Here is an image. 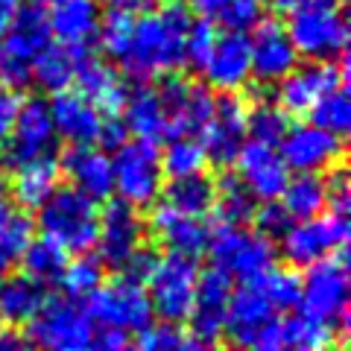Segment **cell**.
Here are the masks:
<instances>
[{
	"label": "cell",
	"instance_id": "obj_1",
	"mask_svg": "<svg viewBox=\"0 0 351 351\" xmlns=\"http://www.w3.org/2000/svg\"><path fill=\"white\" fill-rule=\"evenodd\" d=\"M191 24L193 18L182 3H164L156 12L132 15L108 0L97 38L106 56L120 68V76L147 82L156 76H176L188 64L184 44Z\"/></svg>",
	"mask_w": 351,
	"mask_h": 351
},
{
	"label": "cell",
	"instance_id": "obj_2",
	"mask_svg": "<svg viewBox=\"0 0 351 351\" xmlns=\"http://www.w3.org/2000/svg\"><path fill=\"white\" fill-rule=\"evenodd\" d=\"M36 226L44 240L56 243L68 255H91L100 234V208L73 188H56L38 208Z\"/></svg>",
	"mask_w": 351,
	"mask_h": 351
},
{
	"label": "cell",
	"instance_id": "obj_3",
	"mask_svg": "<svg viewBox=\"0 0 351 351\" xmlns=\"http://www.w3.org/2000/svg\"><path fill=\"white\" fill-rule=\"evenodd\" d=\"M299 56L307 62H337L348 47V21L343 12V0H311L295 9L290 24L284 27Z\"/></svg>",
	"mask_w": 351,
	"mask_h": 351
},
{
	"label": "cell",
	"instance_id": "obj_4",
	"mask_svg": "<svg viewBox=\"0 0 351 351\" xmlns=\"http://www.w3.org/2000/svg\"><path fill=\"white\" fill-rule=\"evenodd\" d=\"M208 258H211V269L228 281H258L261 276L276 267V243L255 228L246 226H217L208 234Z\"/></svg>",
	"mask_w": 351,
	"mask_h": 351
},
{
	"label": "cell",
	"instance_id": "obj_5",
	"mask_svg": "<svg viewBox=\"0 0 351 351\" xmlns=\"http://www.w3.org/2000/svg\"><path fill=\"white\" fill-rule=\"evenodd\" d=\"M85 313L94 328L108 334H141L152 325L147 287L129 276H117L85 299Z\"/></svg>",
	"mask_w": 351,
	"mask_h": 351
},
{
	"label": "cell",
	"instance_id": "obj_6",
	"mask_svg": "<svg viewBox=\"0 0 351 351\" xmlns=\"http://www.w3.org/2000/svg\"><path fill=\"white\" fill-rule=\"evenodd\" d=\"M50 44L47 12L41 3H24L15 24L0 38V85L9 91H24L32 85V64L38 53Z\"/></svg>",
	"mask_w": 351,
	"mask_h": 351
},
{
	"label": "cell",
	"instance_id": "obj_7",
	"mask_svg": "<svg viewBox=\"0 0 351 351\" xmlns=\"http://www.w3.org/2000/svg\"><path fill=\"white\" fill-rule=\"evenodd\" d=\"M196 281H199V267L193 258L184 255H156L144 278V287L152 304V316H161V322L182 325L188 322Z\"/></svg>",
	"mask_w": 351,
	"mask_h": 351
},
{
	"label": "cell",
	"instance_id": "obj_8",
	"mask_svg": "<svg viewBox=\"0 0 351 351\" xmlns=\"http://www.w3.org/2000/svg\"><path fill=\"white\" fill-rule=\"evenodd\" d=\"M112 179H114V191L120 202H126L135 211L152 208L161 199V191H164L161 149L138 138L126 141L120 149H114Z\"/></svg>",
	"mask_w": 351,
	"mask_h": 351
},
{
	"label": "cell",
	"instance_id": "obj_9",
	"mask_svg": "<svg viewBox=\"0 0 351 351\" xmlns=\"http://www.w3.org/2000/svg\"><path fill=\"white\" fill-rule=\"evenodd\" d=\"M302 316L334 334L348 325V269L343 258H328L307 267L302 278Z\"/></svg>",
	"mask_w": 351,
	"mask_h": 351
},
{
	"label": "cell",
	"instance_id": "obj_10",
	"mask_svg": "<svg viewBox=\"0 0 351 351\" xmlns=\"http://www.w3.org/2000/svg\"><path fill=\"white\" fill-rule=\"evenodd\" d=\"M27 337L41 351H91L97 328L80 302L47 299L41 313L27 325Z\"/></svg>",
	"mask_w": 351,
	"mask_h": 351
},
{
	"label": "cell",
	"instance_id": "obj_11",
	"mask_svg": "<svg viewBox=\"0 0 351 351\" xmlns=\"http://www.w3.org/2000/svg\"><path fill=\"white\" fill-rule=\"evenodd\" d=\"M56 144H59V138L53 132L47 100L32 97V100H24L18 108L12 132H9V138L3 144V164L12 170H21L27 164L53 161Z\"/></svg>",
	"mask_w": 351,
	"mask_h": 351
},
{
	"label": "cell",
	"instance_id": "obj_12",
	"mask_svg": "<svg viewBox=\"0 0 351 351\" xmlns=\"http://www.w3.org/2000/svg\"><path fill=\"white\" fill-rule=\"evenodd\" d=\"M147 249V223L141 211L126 202H108L100 211V234H97V261L103 267L123 272L141 252Z\"/></svg>",
	"mask_w": 351,
	"mask_h": 351
},
{
	"label": "cell",
	"instance_id": "obj_13",
	"mask_svg": "<svg viewBox=\"0 0 351 351\" xmlns=\"http://www.w3.org/2000/svg\"><path fill=\"white\" fill-rule=\"evenodd\" d=\"M346 240H348V219L328 211L313 219L293 223L290 232L278 243H281V255L287 258L290 267L307 269L319 261L337 258V252H343Z\"/></svg>",
	"mask_w": 351,
	"mask_h": 351
},
{
	"label": "cell",
	"instance_id": "obj_14",
	"mask_svg": "<svg viewBox=\"0 0 351 351\" xmlns=\"http://www.w3.org/2000/svg\"><path fill=\"white\" fill-rule=\"evenodd\" d=\"M158 97L170 120V138H196L202 135L208 120L214 117L217 97L208 85L191 82L184 76H164L158 85Z\"/></svg>",
	"mask_w": 351,
	"mask_h": 351
},
{
	"label": "cell",
	"instance_id": "obj_15",
	"mask_svg": "<svg viewBox=\"0 0 351 351\" xmlns=\"http://www.w3.org/2000/svg\"><path fill=\"white\" fill-rule=\"evenodd\" d=\"M343 85V68L331 62H307L284 76L276 88V103L287 117H304L328 91Z\"/></svg>",
	"mask_w": 351,
	"mask_h": 351
},
{
	"label": "cell",
	"instance_id": "obj_16",
	"mask_svg": "<svg viewBox=\"0 0 351 351\" xmlns=\"http://www.w3.org/2000/svg\"><path fill=\"white\" fill-rule=\"evenodd\" d=\"M205 158L217 167L234 164L240 149L246 147V103L240 94H219L214 106V117L202 129Z\"/></svg>",
	"mask_w": 351,
	"mask_h": 351
},
{
	"label": "cell",
	"instance_id": "obj_17",
	"mask_svg": "<svg viewBox=\"0 0 351 351\" xmlns=\"http://www.w3.org/2000/svg\"><path fill=\"white\" fill-rule=\"evenodd\" d=\"M249 64L252 76L263 85H278L295 64H299V53H295L293 41L287 36L281 21H258L249 36Z\"/></svg>",
	"mask_w": 351,
	"mask_h": 351
},
{
	"label": "cell",
	"instance_id": "obj_18",
	"mask_svg": "<svg viewBox=\"0 0 351 351\" xmlns=\"http://www.w3.org/2000/svg\"><path fill=\"white\" fill-rule=\"evenodd\" d=\"M232 290L234 284L226 276H219L217 269L199 272L196 295L188 313V325H191L188 337L193 343L217 346V339L226 331V313H228V302H232Z\"/></svg>",
	"mask_w": 351,
	"mask_h": 351
},
{
	"label": "cell",
	"instance_id": "obj_19",
	"mask_svg": "<svg viewBox=\"0 0 351 351\" xmlns=\"http://www.w3.org/2000/svg\"><path fill=\"white\" fill-rule=\"evenodd\" d=\"M281 158L287 164V170L295 173H316L322 176L325 170L331 173L343 161V141L328 135L325 129L313 123L293 126L281 141Z\"/></svg>",
	"mask_w": 351,
	"mask_h": 351
},
{
	"label": "cell",
	"instance_id": "obj_20",
	"mask_svg": "<svg viewBox=\"0 0 351 351\" xmlns=\"http://www.w3.org/2000/svg\"><path fill=\"white\" fill-rule=\"evenodd\" d=\"M237 179L249 191V196L255 202H278L284 188L290 182V170L284 164L281 152L276 147H263V144H249L240 149L237 156Z\"/></svg>",
	"mask_w": 351,
	"mask_h": 351
},
{
	"label": "cell",
	"instance_id": "obj_21",
	"mask_svg": "<svg viewBox=\"0 0 351 351\" xmlns=\"http://www.w3.org/2000/svg\"><path fill=\"white\" fill-rule=\"evenodd\" d=\"M278 319V311L267 299L261 281H246L237 290H232V302H228L226 313V337L234 346V351H246L263 328Z\"/></svg>",
	"mask_w": 351,
	"mask_h": 351
},
{
	"label": "cell",
	"instance_id": "obj_22",
	"mask_svg": "<svg viewBox=\"0 0 351 351\" xmlns=\"http://www.w3.org/2000/svg\"><path fill=\"white\" fill-rule=\"evenodd\" d=\"M199 73L205 76V85L219 94H237L246 88L252 80L246 32H219Z\"/></svg>",
	"mask_w": 351,
	"mask_h": 351
},
{
	"label": "cell",
	"instance_id": "obj_23",
	"mask_svg": "<svg viewBox=\"0 0 351 351\" xmlns=\"http://www.w3.org/2000/svg\"><path fill=\"white\" fill-rule=\"evenodd\" d=\"M76 85L88 103H91L103 117H117L120 108L126 103V80L120 76L117 68L106 64L100 56L82 50L80 53V64H76Z\"/></svg>",
	"mask_w": 351,
	"mask_h": 351
},
{
	"label": "cell",
	"instance_id": "obj_24",
	"mask_svg": "<svg viewBox=\"0 0 351 351\" xmlns=\"http://www.w3.org/2000/svg\"><path fill=\"white\" fill-rule=\"evenodd\" d=\"M147 232L156 237L158 246H164V252H170V255H184V258H193V261H196V255L205 252L208 234H211L205 226V219L179 214L164 202L152 205V217H149Z\"/></svg>",
	"mask_w": 351,
	"mask_h": 351
},
{
	"label": "cell",
	"instance_id": "obj_25",
	"mask_svg": "<svg viewBox=\"0 0 351 351\" xmlns=\"http://www.w3.org/2000/svg\"><path fill=\"white\" fill-rule=\"evenodd\" d=\"M44 12H47L50 38L71 50H85L100 32L103 9L97 0H50Z\"/></svg>",
	"mask_w": 351,
	"mask_h": 351
},
{
	"label": "cell",
	"instance_id": "obj_26",
	"mask_svg": "<svg viewBox=\"0 0 351 351\" xmlns=\"http://www.w3.org/2000/svg\"><path fill=\"white\" fill-rule=\"evenodd\" d=\"M59 170L68 176V188L80 191L88 199L100 202L114 193L112 158L100 147H68L62 152Z\"/></svg>",
	"mask_w": 351,
	"mask_h": 351
},
{
	"label": "cell",
	"instance_id": "obj_27",
	"mask_svg": "<svg viewBox=\"0 0 351 351\" xmlns=\"http://www.w3.org/2000/svg\"><path fill=\"white\" fill-rule=\"evenodd\" d=\"M50 120L56 138L68 141L71 147H94L103 129V114L76 91H62L53 97Z\"/></svg>",
	"mask_w": 351,
	"mask_h": 351
},
{
	"label": "cell",
	"instance_id": "obj_28",
	"mask_svg": "<svg viewBox=\"0 0 351 351\" xmlns=\"http://www.w3.org/2000/svg\"><path fill=\"white\" fill-rule=\"evenodd\" d=\"M120 120H123L129 135H135L138 141H147V144L156 147L158 141H170V120L158 97V88L147 82H141L126 94V103L120 108Z\"/></svg>",
	"mask_w": 351,
	"mask_h": 351
},
{
	"label": "cell",
	"instance_id": "obj_29",
	"mask_svg": "<svg viewBox=\"0 0 351 351\" xmlns=\"http://www.w3.org/2000/svg\"><path fill=\"white\" fill-rule=\"evenodd\" d=\"M47 287H41L24 272L6 276L0 281V325L6 328H24L41 313V307L47 304Z\"/></svg>",
	"mask_w": 351,
	"mask_h": 351
},
{
	"label": "cell",
	"instance_id": "obj_30",
	"mask_svg": "<svg viewBox=\"0 0 351 351\" xmlns=\"http://www.w3.org/2000/svg\"><path fill=\"white\" fill-rule=\"evenodd\" d=\"M161 196H164V205H170L173 211L205 219L208 214H214L217 182L208 173L184 176V179H173L170 184H164Z\"/></svg>",
	"mask_w": 351,
	"mask_h": 351
},
{
	"label": "cell",
	"instance_id": "obj_31",
	"mask_svg": "<svg viewBox=\"0 0 351 351\" xmlns=\"http://www.w3.org/2000/svg\"><path fill=\"white\" fill-rule=\"evenodd\" d=\"M278 202L293 223L319 217L328 211V179L316 173H299L295 179L287 182Z\"/></svg>",
	"mask_w": 351,
	"mask_h": 351
},
{
	"label": "cell",
	"instance_id": "obj_32",
	"mask_svg": "<svg viewBox=\"0 0 351 351\" xmlns=\"http://www.w3.org/2000/svg\"><path fill=\"white\" fill-rule=\"evenodd\" d=\"M80 53L82 50H71L64 44H47L36 64H32V82L47 94H62L71 91V85L76 80V64H80Z\"/></svg>",
	"mask_w": 351,
	"mask_h": 351
},
{
	"label": "cell",
	"instance_id": "obj_33",
	"mask_svg": "<svg viewBox=\"0 0 351 351\" xmlns=\"http://www.w3.org/2000/svg\"><path fill=\"white\" fill-rule=\"evenodd\" d=\"M59 188V164L56 161H38L15 170V179L9 184L21 211H38Z\"/></svg>",
	"mask_w": 351,
	"mask_h": 351
},
{
	"label": "cell",
	"instance_id": "obj_34",
	"mask_svg": "<svg viewBox=\"0 0 351 351\" xmlns=\"http://www.w3.org/2000/svg\"><path fill=\"white\" fill-rule=\"evenodd\" d=\"M202 21L226 32H246L261 21V0H196Z\"/></svg>",
	"mask_w": 351,
	"mask_h": 351
},
{
	"label": "cell",
	"instance_id": "obj_35",
	"mask_svg": "<svg viewBox=\"0 0 351 351\" xmlns=\"http://www.w3.org/2000/svg\"><path fill=\"white\" fill-rule=\"evenodd\" d=\"M68 261H71L68 252H62L56 243L38 237V240H32V243L24 249V255H21V263H24L21 272L36 284H41V287H50V284L62 281Z\"/></svg>",
	"mask_w": 351,
	"mask_h": 351
},
{
	"label": "cell",
	"instance_id": "obj_36",
	"mask_svg": "<svg viewBox=\"0 0 351 351\" xmlns=\"http://www.w3.org/2000/svg\"><path fill=\"white\" fill-rule=\"evenodd\" d=\"M214 214L219 219V226H246L258 214V202L249 196V191L240 184L237 176H223L217 182V202Z\"/></svg>",
	"mask_w": 351,
	"mask_h": 351
},
{
	"label": "cell",
	"instance_id": "obj_37",
	"mask_svg": "<svg viewBox=\"0 0 351 351\" xmlns=\"http://www.w3.org/2000/svg\"><path fill=\"white\" fill-rule=\"evenodd\" d=\"M287 132H290V117L272 100H258L255 106H246V138H252V144L278 149Z\"/></svg>",
	"mask_w": 351,
	"mask_h": 351
},
{
	"label": "cell",
	"instance_id": "obj_38",
	"mask_svg": "<svg viewBox=\"0 0 351 351\" xmlns=\"http://www.w3.org/2000/svg\"><path fill=\"white\" fill-rule=\"evenodd\" d=\"M337 334L295 313L281 319V351H334Z\"/></svg>",
	"mask_w": 351,
	"mask_h": 351
},
{
	"label": "cell",
	"instance_id": "obj_39",
	"mask_svg": "<svg viewBox=\"0 0 351 351\" xmlns=\"http://www.w3.org/2000/svg\"><path fill=\"white\" fill-rule=\"evenodd\" d=\"M161 167H164V176H173V179L205 173L208 158L199 138H170L161 152Z\"/></svg>",
	"mask_w": 351,
	"mask_h": 351
},
{
	"label": "cell",
	"instance_id": "obj_40",
	"mask_svg": "<svg viewBox=\"0 0 351 351\" xmlns=\"http://www.w3.org/2000/svg\"><path fill=\"white\" fill-rule=\"evenodd\" d=\"M103 263L97 261V255H76L68 261L62 276V290L68 293L71 302H85L91 293L100 290L103 284Z\"/></svg>",
	"mask_w": 351,
	"mask_h": 351
},
{
	"label": "cell",
	"instance_id": "obj_41",
	"mask_svg": "<svg viewBox=\"0 0 351 351\" xmlns=\"http://www.w3.org/2000/svg\"><path fill=\"white\" fill-rule=\"evenodd\" d=\"M313 126L325 129L328 135H334L343 141L348 135V126H351V103H348V91L343 85L328 91L319 103H316L311 112H307Z\"/></svg>",
	"mask_w": 351,
	"mask_h": 351
},
{
	"label": "cell",
	"instance_id": "obj_42",
	"mask_svg": "<svg viewBox=\"0 0 351 351\" xmlns=\"http://www.w3.org/2000/svg\"><path fill=\"white\" fill-rule=\"evenodd\" d=\"M258 281H261L263 293H267V299L272 302V307H276L278 313L293 311L302 299V276L290 267H284V269L272 267L267 276H261Z\"/></svg>",
	"mask_w": 351,
	"mask_h": 351
},
{
	"label": "cell",
	"instance_id": "obj_43",
	"mask_svg": "<svg viewBox=\"0 0 351 351\" xmlns=\"http://www.w3.org/2000/svg\"><path fill=\"white\" fill-rule=\"evenodd\" d=\"M32 232H36V223H32V217L27 211H21V208H9V205L0 211V243H3V249L15 261L24 255V249L36 240Z\"/></svg>",
	"mask_w": 351,
	"mask_h": 351
},
{
	"label": "cell",
	"instance_id": "obj_44",
	"mask_svg": "<svg viewBox=\"0 0 351 351\" xmlns=\"http://www.w3.org/2000/svg\"><path fill=\"white\" fill-rule=\"evenodd\" d=\"M191 337L182 325L158 322V325H149L147 331H141L138 351H184Z\"/></svg>",
	"mask_w": 351,
	"mask_h": 351
},
{
	"label": "cell",
	"instance_id": "obj_45",
	"mask_svg": "<svg viewBox=\"0 0 351 351\" xmlns=\"http://www.w3.org/2000/svg\"><path fill=\"white\" fill-rule=\"evenodd\" d=\"M217 27H211L208 21H193L191 24V32H188V44H184V59H188L191 68L202 71V64L211 53L214 41H217Z\"/></svg>",
	"mask_w": 351,
	"mask_h": 351
},
{
	"label": "cell",
	"instance_id": "obj_46",
	"mask_svg": "<svg viewBox=\"0 0 351 351\" xmlns=\"http://www.w3.org/2000/svg\"><path fill=\"white\" fill-rule=\"evenodd\" d=\"M255 223H258L255 232H261L263 237L269 240V243H276V240H281L284 234L290 232L293 219H290V217H287V211L281 208V202H267L263 208H258Z\"/></svg>",
	"mask_w": 351,
	"mask_h": 351
},
{
	"label": "cell",
	"instance_id": "obj_47",
	"mask_svg": "<svg viewBox=\"0 0 351 351\" xmlns=\"http://www.w3.org/2000/svg\"><path fill=\"white\" fill-rule=\"evenodd\" d=\"M351 208V188H348V176L343 167L331 170L328 176V211L337 217H346Z\"/></svg>",
	"mask_w": 351,
	"mask_h": 351
},
{
	"label": "cell",
	"instance_id": "obj_48",
	"mask_svg": "<svg viewBox=\"0 0 351 351\" xmlns=\"http://www.w3.org/2000/svg\"><path fill=\"white\" fill-rule=\"evenodd\" d=\"M21 103H24L21 100V94H15V91H9V88L0 85V149H3L9 132H12V123L18 117Z\"/></svg>",
	"mask_w": 351,
	"mask_h": 351
},
{
	"label": "cell",
	"instance_id": "obj_49",
	"mask_svg": "<svg viewBox=\"0 0 351 351\" xmlns=\"http://www.w3.org/2000/svg\"><path fill=\"white\" fill-rule=\"evenodd\" d=\"M126 141H129V132L123 126V120L120 117H103V129H100L97 144L106 147V149H120Z\"/></svg>",
	"mask_w": 351,
	"mask_h": 351
},
{
	"label": "cell",
	"instance_id": "obj_50",
	"mask_svg": "<svg viewBox=\"0 0 351 351\" xmlns=\"http://www.w3.org/2000/svg\"><path fill=\"white\" fill-rule=\"evenodd\" d=\"M246 351H281V319L263 328V331L252 339V346Z\"/></svg>",
	"mask_w": 351,
	"mask_h": 351
},
{
	"label": "cell",
	"instance_id": "obj_51",
	"mask_svg": "<svg viewBox=\"0 0 351 351\" xmlns=\"http://www.w3.org/2000/svg\"><path fill=\"white\" fill-rule=\"evenodd\" d=\"M91 351H138V348H132L126 343V337L123 334H108V331H100L97 334V343Z\"/></svg>",
	"mask_w": 351,
	"mask_h": 351
},
{
	"label": "cell",
	"instance_id": "obj_52",
	"mask_svg": "<svg viewBox=\"0 0 351 351\" xmlns=\"http://www.w3.org/2000/svg\"><path fill=\"white\" fill-rule=\"evenodd\" d=\"M24 6V0H0V38L9 32V27L15 24V18Z\"/></svg>",
	"mask_w": 351,
	"mask_h": 351
},
{
	"label": "cell",
	"instance_id": "obj_53",
	"mask_svg": "<svg viewBox=\"0 0 351 351\" xmlns=\"http://www.w3.org/2000/svg\"><path fill=\"white\" fill-rule=\"evenodd\" d=\"M132 15H147V12H156L158 6H164V0H114Z\"/></svg>",
	"mask_w": 351,
	"mask_h": 351
},
{
	"label": "cell",
	"instance_id": "obj_54",
	"mask_svg": "<svg viewBox=\"0 0 351 351\" xmlns=\"http://www.w3.org/2000/svg\"><path fill=\"white\" fill-rule=\"evenodd\" d=\"M0 351H27V339L12 328H3L0 331Z\"/></svg>",
	"mask_w": 351,
	"mask_h": 351
},
{
	"label": "cell",
	"instance_id": "obj_55",
	"mask_svg": "<svg viewBox=\"0 0 351 351\" xmlns=\"http://www.w3.org/2000/svg\"><path fill=\"white\" fill-rule=\"evenodd\" d=\"M311 0H261V6H269L272 12H281V15H293L295 9L307 6Z\"/></svg>",
	"mask_w": 351,
	"mask_h": 351
},
{
	"label": "cell",
	"instance_id": "obj_56",
	"mask_svg": "<svg viewBox=\"0 0 351 351\" xmlns=\"http://www.w3.org/2000/svg\"><path fill=\"white\" fill-rule=\"evenodd\" d=\"M12 263H15V258L3 249V243H0V281H3V278L9 276V267H12Z\"/></svg>",
	"mask_w": 351,
	"mask_h": 351
},
{
	"label": "cell",
	"instance_id": "obj_57",
	"mask_svg": "<svg viewBox=\"0 0 351 351\" xmlns=\"http://www.w3.org/2000/svg\"><path fill=\"white\" fill-rule=\"evenodd\" d=\"M6 199H9V182H6L3 167H0V211L6 208Z\"/></svg>",
	"mask_w": 351,
	"mask_h": 351
},
{
	"label": "cell",
	"instance_id": "obj_58",
	"mask_svg": "<svg viewBox=\"0 0 351 351\" xmlns=\"http://www.w3.org/2000/svg\"><path fill=\"white\" fill-rule=\"evenodd\" d=\"M184 351H219V348H217V346H205V343H193V339H191Z\"/></svg>",
	"mask_w": 351,
	"mask_h": 351
},
{
	"label": "cell",
	"instance_id": "obj_59",
	"mask_svg": "<svg viewBox=\"0 0 351 351\" xmlns=\"http://www.w3.org/2000/svg\"><path fill=\"white\" fill-rule=\"evenodd\" d=\"M32 3H50V0H32Z\"/></svg>",
	"mask_w": 351,
	"mask_h": 351
}]
</instances>
